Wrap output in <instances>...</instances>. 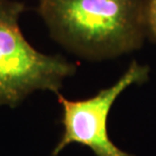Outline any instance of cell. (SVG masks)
I'll use <instances>...</instances> for the list:
<instances>
[{"instance_id": "1", "label": "cell", "mask_w": 156, "mask_h": 156, "mask_svg": "<svg viewBox=\"0 0 156 156\" xmlns=\"http://www.w3.org/2000/svg\"><path fill=\"white\" fill-rule=\"evenodd\" d=\"M144 0H39L51 36L68 51L104 60L139 49L146 39Z\"/></svg>"}, {"instance_id": "2", "label": "cell", "mask_w": 156, "mask_h": 156, "mask_svg": "<svg viewBox=\"0 0 156 156\" xmlns=\"http://www.w3.org/2000/svg\"><path fill=\"white\" fill-rule=\"evenodd\" d=\"M26 6L0 0V105L15 108L36 90L59 93L62 82L75 73V65L61 56L34 48L23 37L18 20Z\"/></svg>"}, {"instance_id": "3", "label": "cell", "mask_w": 156, "mask_h": 156, "mask_svg": "<svg viewBox=\"0 0 156 156\" xmlns=\"http://www.w3.org/2000/svg\"><path fill=\"white\" fill-rule=\"evenodd\" d=\"M149 68L133 61L114 85L101 90L94 96L81 101H69L58 94L62 107L61 123L64 127L60 141L52 156H57L72 143L88 147L95 156H134L118 148L108 134V118L118 96L133 84L148 79Z\"/></svg>"}, {"instance_id": "4", "label": "cell", "mask_w": 156, "mask_h": 156, "mask_svg": "<svg viewBox=\"0 0 156 156\" xmlns=\"http://www.w3.org/2000/svg\"><path fill=\"white\" fill-rule=\"evenodd\" d=\"M143 20L146 38L156 42V0L143 1Z\"/></svg>"}]
</instances>
